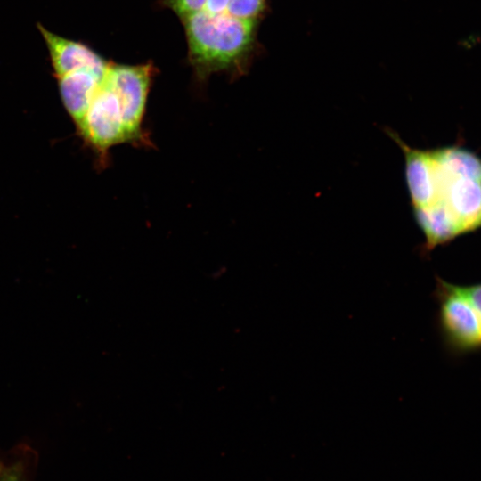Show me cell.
<instances>
[{"mask_svg":"<svg viewBox=\"0 0 481 481\" xmlns=\"http://www.w3.org/2000/svg\"><path fill=\"white\" fill-rule=\"evenodd\" d=\"M103 78L88 69L57 77L62 102L76 125L86 112Z\"/></svg>","mask_w":481,"mask_h":481,"instance_id":"7","label":"cell"},{"mask_svg":"<svg viewBox=\"0 0 481 481\" xmlns=\"http://www.w3.org/2000/svg\"><path fill=\"white\" fill-rule=\"evenodd\" d=\"M208 0H167L172 8L182 18L205 8Z\"/></svg>","mask_w":481,"mask_h":481,"instance_id":"9","label":"cell"},{"mask_svg":"<svg viewBox=\"0 0 481 481\" xmlns=\"http://www.w3.org/2000/svg\"><path fill=\"white\" fill-rule=\"evenodd\" d=\"M229 0H208L205 10L210 12H222L225 11Z\"/></svg>","mask_w":481,"mask_h":481,"instance_id":"12","label":"cell"},{"mask_svg":"<svg viewBox=\"0 0 481 481\" xmlns=\"http://www.w3.org/2000/svg\"><path fill=\"white\" fill-rule=\"evenodd\" d=\"M464 291L481 316V283L463 286Z\"/></svg>","mask_w":481,"mask_h":481,"instance_id":"11","label":"cell"},{"mask_svg":"<svg viewBox=\"0 0 481 481\" xmlns=\"http://www.w3.org/2000/svg\"><path fill=\"white\" fill-rule=\"evenodd\" d=\"M79 135L106 163L109 150L129 143L118 98L103 78L86 112L77 124Z\"/></svg>","mask_w":481,"mask_h":481,"instance_id":"5","label":"cell"},{"mask_svg":"<svg viewBox=\"0 0 481 481\" xmlns=\"http://www.w3.org/2000/svg\"><path fill=\"white\" fill-rule=\"evenodd\" d=\"M2 469H3V467H2L1 464H0V474H1Z\"/></svg>","mask_w":481,"mask_h":481,"instance_id":"13","label":"cell"},{"mask_svg":"<svg viewBox=\"0 0 481 481\" xmlns=\"http://www.w3.org/2000/svg\"><path fill=\"white\" fill-rule=\"evenodd\" d=\"M48 48L56 77L67 73L88 69L104 77L108 64L86 45L60 37L37 24Z\"/></svg>","mask_w":481,"mask_h":481,"instance_id":"6","label":"cell"},{"mask_svg":"<svg viewBox=\"0 0 481 481\" xmlns=\"http://www.w3.org/2000/svg\"><path fill=\"white\" fill-rule=\"evenodd\" d=\"M189 58L200 78L237 66L249 53L256 20L202 9L183 18Z\"/></svg>","mask_w":481,"mask_h":481,"instance_id":"2","label":"cell"},{"mask_svg":"<svg viewBox=\"0 0 481 481\" xmlns=\"http://www.w3.org/2000/svg\"><path fill=\"white\" fill-rule=\"evenodd\" d=\"M436 325L444 346L454 355L481 349V316L463 286L436 279Z\"/></svg>","mask_w":481,"mask_h":481,"instance_id":"3","label":"cell"},{"mask_svg":"<svg viewBox=\"0 0 481 481\" xmlns=\"http://www.w3.org/2000/svg\"><path fill=\"white\" fill-rule=\"evenodd\" d=\"M0 481H27V479L20 465L13 464L2 469Z\"/></svg>","mask_w":481,"mask_h":481,"instance_id":"10","label":"cell"},{"mask_svg":"<svg viewBox=\"0 0 481 481\" xmlns=\"http://www.w3.org/2000/svg\"><path fill=\"white\" fill-rule=\"evenodd\" d=\"M264 8L265 0H229L224 12L239 19L256 20Z\"/></svg>","mask_w":481,"mask_h":481,"instance_id":"8","label":"cell"},{"mask_svg":"<svg viewBox=\"0 0 481 481\" xmlns=\"http://www.w3.org/2000/svg\"><path fill=\"white\" fill-rule=\"evenodd\" d=\"M392 138L404 154L414 218L425 237L422 254L481 228V158L456 145L420 150L396 134Z\"/></svg>","mask_w":481,"mask_h":481,"instance_id":"1","label":"cell"},{"mask_svg":"<svg viewBox=\"0 0 481 481\" xmlns=\"http://www.w3.org/2000/svg\"><path fill=\"white\" fill-rule=\"evenodd\" d=\"M152 66L110 64L104 79L115 93L122 111L129 143L148 144L143 127Z\"/></svg>","mask_w":481,"mask_h":481,"instance_id":"4","label":"cell"}]
</instances>
